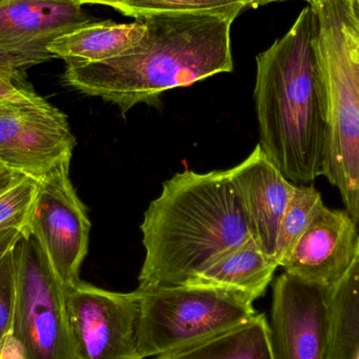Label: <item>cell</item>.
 Returning a JSON list of instances; mask_svg holds the SVG:
<instances>
[{"instance_id":"6da1fadb","label":"cell","mask_w":359,"mask_h":359,"mask_svg":"<svg viewBox=\"0 0 359 359\" xmlns=\"http://www.w3.org/2000/svg\"><path fill=\"white\" fill-rule=\"evenodd\" d=\"M236 13H158L141 17L144 36L126 54L98 62L67 60L63 81L126 114L163 93L233 69Z\"/></svg>"},{"instance_id":"7a4b0ae2","label":"cell","mask_w":359,"mask_h":359,"mask_svg":"<svg viewBox=\"0 0 359 359\" xmlns=\"http://www.w3.org/2000/svg\"><path fill=\"white\" fill-rule=\"evenodd\" d=\"M316 33V11L308 4L291 29L257 56L259 145L295 185L324 176L326 163L328 92Z\"/></svg>"},{"instance_id":"3957f363","label":"cell","mask_w":359,"mask_h":359,"mask_svg":"<svg viewBox=\"0 0 359 359\" xmlns=\"http://www.w3.org/2000/svg\"><path fill=\"white\" fill-rule=\"evenodd\" d=\"M141 231L140 290L184 286L251 238L228 170H185L164 182L145 211Z\"/></svg>"},{"instance_id":"277c9868","label":"cell","mask_w":359,"mask_h":359,"mask_svg":"<svg viewBox=\"0 0 359 359\" xmlns=\"http://www.w3.org/2000/svg\"><path fill=\"white\" fill-rule=\"evenodd\" d=\"M311 6L316 14L314 46L329 101L324 176L359 223V34L349 0Z\"/></svg>"},{"instance_id":"5b68a950","label":"cell","mask_w":359,"mask_h":359,"mask_svg":"<svg viewBox=\"0 0 359 359\" xmlns=\"http://www.w3.org/2000/svg\"><path fill=\"white\" fill-rule=\"evenodd\" d=\"M140 291L139 359L187 349L241 326L257 314L249 299L208 287L184 285Z\"/></svg>"},{"instance_id":"8992f818","label":"cell","mask_w":359,"mask_h":359,"mask_svg":"<svg viewBox=\"0 0 359 359\" xmlns=\"http://www.w3.org/2000/svg\"><path fill=\"white\" fill-rule=\"evenodd\" d=\"M12 252L16 297L11 334L27 359H76L65 288L41 247L32 234L22 232Z\"/></svg>"},{"instance_id":"52a82bcc","label":"cell","mask_w":359,"mask_h":359,"mask_svg":"<svg viewBox=\"0 0 359 359\" xmlns=\"http://www.w3.org/2000/svg\"><path fill=\"white\" fill-rule=\"evenodd\" d=\"M65 293L76 359H139V289L115 292L80 280Z\"/></svg>"},{"instance_id":"ba28073f","label":"cell","mask_w":359,"mask_h":359,"mask_svg":"<svg viewBox=\"0 0 359 359\" xmlns=\"http://www.w3.org/2000/svg\"><path fill=\"white\" fill-rule=\"evenodd\" d=\"M69 164L38 179L25 231L36 238L65 289L80 280L90 230L86 207L69 179Z\"/></svg>"},{"instance_id":"9c48e42d","label":"cell","mask_w":359,"mask_h":359,"mask_svg":"<svg viewBox=\"0 0 359 359\" xmlns=\"http://www.w3.org/2000/svg\"><path fill=\"white\" fill-rule=\"evenodd\" d=\"M76 139L67 116L39 95L0 99V164L39 179L71 162Z\"/></svg>"},{"instance_id":"30bf717a","label":"cell","mask_w":359,"mask_h":359,"mask_svg":"<svg viewBox=\"0 0 359 359\" xmlns=\"http://www.w3.org/2000/svg\"><path fill=\"white\" fill-rule=\"evenodd\" d=\"M331 288L280 274L268 320L273 359H328Z\"/></svg>"},{"instance_id":"8fae6325","label":"cell","mask_w":359,"mask_h":359,"mask_svg":"<svg viewBox=\"0 0 359 359\" xmlns=\"http://www.w3.org/2000/svg\"><path fill=\"white\" fill-rule=\"evenodd\" d=\"M95 21L75 0H0V57L25 73L55 58V40Z\"/></svg>"},{"instance_id":"7c38bea8","label":"cell","mask_w":359,"mask_h":359,"mask_svg":"<svg viewBox=\"0 0 359 359\" xmlns=\"http://www.w3.org/2000/svg\"><path fill=\"white\" fill-rule=\"evenodd\" d=\"M356 223L347 210L323 207L280 267L305 282L332 288L355 261L359 241Z\"/></svg>"},{"instance_id":"4fadbf2b","label":"cell","mask_w":359,"mask_h":359,"mask_svg":"<svg viewBox=\"0 0 359 359\" xmlns=\"http://www.w3.org/2000/svg\"><path fill=\"white\" fill-rule=\"evenodd\" d=\"M228 174L242 201L251 238L276 262L280 224L295 184L268 159L259 144Z\"/></svg>"},{"instance_id":"5bb4252c","label":"cell","mask_w":359,"mask_h":359,"mask_svg":"<svg viewBox=\"0 0 359 359\" xmlns=\"http://www.w3.org/2000/svg\"><path fill=\"white\" fill-rule=\"evenodd\" d=\"M278 266L249 238L203 270L187 286L208 287L236 293L255 303L263 297Z\"/></svg>"},{"instance_id":"9a60e30c","label":"cell","mask_w":359,"mask_h":359,"mask_svg":"<svg viewBox=\"0 0 359 359\" xmlns=\"http://www.w3.org/2000/svg\"><path fill=\"white\" fill-rule=\"evenodd\" d=\"M140 19L132 23L95 21L55 40L48 50L55 58L98 62L126 54L144 36Z\"/></svg>"},{"instance_id":"2e32d148","label":"cell","mask_w":359,"mask_h":359,"mask_svg":"<svg viewBox=\"0 0 359 359\" xmlns=\"http://www.w3.org/2000/svg\"><path fill=\"white\" fill-rule=\"evenodd\" d=\"M151 359H273L267 316L257 313L227 332L187 349Z\"/></svg>"},{"instance_id":"e0dca14e","label":"cell","mask_w":359,"mask_h":359,"mask_svg":"<svg viewBox=\"0 0 359 359\" xmlns=\"http://www.w3.org/2000/svg\"><path fill=\"white\" fill-rule=\"evenodd\" d=\"M328 359H359V259L331 288Z\"/></svg>"},{"instance_id":"ac0fdd59","label":"cell","mask_w":359,"mask_h":359,"mask_svg":"<svg viewBox=\"0 0 359 359\" xmlns=\"http://www.w3.org/2000/svg\"><path fill=\"white\" fill-rule=\"evenodd\" d=\"M325 206L322 194L313 186L295 185L278 232L276 262L280 267L310 222Z\"/></svg>"},{"instance_id":"d6986e66","label":"cell","mask_w":359,"mask_h":359,"mask_svg":"<svg viewBox=\"0 0 359 359\" xmlns=\"http://www.w3.org/2000/svg\"><path fill=\"white\" fill-rule=\"evenodd\" d=\"M253 0H123L113 8L141 18L158 13L219 12L241 14Z\"/></svg>"},{"instance_id":"ffe728a7","label":"cell","mask_w":359,"mask_h":359,"mask_svg":"<svg viewBox=\"0 0 359 359\" xmlns=\"http://www.w3.org/2000/svg\"><path fill=\"white\" fill-rule=\"evenodd\" d=\"M37 187L38 179L25 176L0 194V231L8 229L25 231Z\"/></svg>"},{"instance_id":"44dd1931","label":"cell","mask_w":359,"mask_h":359,"mask_svg":"<svg viewBox=\"0 0 359 359\" xmlns=\"http://www.w3.org/2000/svg\"><path fill=\"white\" fill-rule=\"evenodd\" d=\"M15 297V265L11 249L0 261V343L12 332Z\"/></svg>"},{"instance_id":"7402d4cb","label":"cell","mask_w":359,"mask_h":359,"mask_svg":"<svg viewBox=\"0 0 359 359\" xmlns=\"http://www.w3.org/2000/svg\"><path fill=\"white\" fill-rule=\"evenodd\" d=\"M38 96L25 81V73L8 65L0 57V99L33 98Z\"/></svg>"},{"instance_id":"603a6c76","label":"cell","mask_w":359,"mask_h":359,"mask_svg":"<svg viewBox=\"0 0 359 359\" xmlns=\"http://www.w3.org/2000/svg\"><path fill=\"white\" fill-rule=\"evenodd\" d=\"M0 359H27L22 346L11 333L0 343Z\"/></svg>"},{"instance_id":"cb8c5ba5","label":"cell","mask_w":359,"mask_h":359,"mask_svg":"<svg viewBox=\"0 0 359 359\" xmlns=\"http://www.w3.org/2000/svg\"><path fill=\"white\" fill-rule=\"evenodd\" d=\"M22 231L17 229L1 230L0 231V261L13 248Z\"/></svg>"},{"instance_id":"d4e9b609","label":"cell","mask_w":359,"mask_h":359,"mask_svg":"<svg viewBox=\"0 0 359 359\" xmlns=\"http://www.w3.org/2000/svg\"><path fill=\"white\" fill-rule=\"evenodd\" d=\"M25 175L18 174V172H12V170H6L0 174V194H4L6 190L18 183L21 179L25 178Z\"/></svg>"},{"instance_id":"484cf974","label":"cell","mask_w":359,"mask_h":359,"mask_svg":"<svg viewBox=\"0 0 359 359\" xmlns=\"http://www.w3.org/2000/svg\"><path fill=\"white\" fill-rule=\"evenodd\" d=\"M290 1V0H253L251 8H259V6H265V4H273V2ZM307 1L308 4H318V2L327 1V0H303Z\"/></svg>"},{"instance_id":"4316f807","label":"cell","mask_w":359,"mask_h":359,"mask_svg":"<svg viewBox=\"0 0 359 359\" xmlns=\"http://www.w3.org/2000/svg\"><path fill=\"white\" fill-rule=\"evenodd\" d=\"M352 19L359 34V0H349Z\"/></svg>"},{"instance_id":"83f0119b","label":"cell","mask_w":359,"mask_h":359,"mask_svg":"<svg viewBox=\"0 0 359 359\" xmlns=\"http://www.w3.org/2000/svg\"><path fill=\"white\" fill-rule=\"evenodd\" d=\"M75 1L79 2L82 6L83 4H104V6H111V8H114V6L119 4L120 2L123 1V0H75Z\"/></svg>"},{"instance_id":"f1b7e54d","label":"cell","mask_w":359,"mask_h":359,"mask_svg":"<svg viewBox=\"0 0 359 359\" xmlns=\"http://www.w3.org/2000/svg\"><path fill=\"white\" fill-rule=\"evenodd\" d=\"M6 170H6V168H4V165H1V164H0V174H2V172H6Z\"/></svg>"},{"instance_id":"f546056e","label":"cell","mask_w":359,"mask_h":359,"mask_svg":"<svg viewBox=\"0 0 359 359\" xmlns=\"http://www.w3.org/2000/svg\"><path fill=\"white\" fill-rule=\"evenodd\" d=\"M356 257L359 259V241H358V252H356Z\"/></svg>"}]
</instances>
